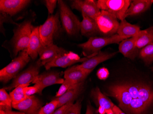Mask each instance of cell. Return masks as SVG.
<instances>
[{"label": "cell", "mask_w": 153, "mask_h": 114, "mask_svg": "<svg viewBox=\"0 0 153 114\" xmlns=\"http://www.w3.org/2000/svg\"><path fill=\"white\" fill-rule=\"evenodd\" d=\"M127 39L117 34L109 37H92L84 43L79 44L83 51L85 56L88 57L98 54L100 50L110 44L120 43L123 40Z\"/></svg>", "instance_id": "1"}, {"label": "cell", "mask_w": 153, "mask_h": 114, "mask_svg": "<svg viewBox=\"0 0 153 114\" xmlns=\"http://www.w3.org/2000/svg\"><path fill=\"white\" fill-rule=\"evenodd\" d=\"M33 28L31 21L27 20L24 21L15 30L12 41L14 56L27 49Z\"/></svg>", "instance_id": "2"}, {"label": "cell", "mask_w": 153, "mask_h": 114, "mask_svg": "<svg viewBox=\"0 0 153 114\" xmlns=\"http://www.w3.org/2000/svg\"><path fill=\"white\" fill-rule=\"evenodd\" d=\"M25 51H22L18 57L0 70V81L6 83L16 77L31 60Z\"/></svg>", "instance_id": "3"}, {"label": "cell", "mask_w": 153, "mask_h": 114, "mask_svg": "<svg viewBox=\"0 0 153 114\" xmlns=\"http://www.w3.org/2000/svg\"><path fill=\"white\" fill-rule=\"evenodd\" d=\"M59 14L62 24L68 35H76L80 31V23L67 4L62 0L58 1Z\"/></svg>", "instance_id": "4"}, {"label": "cell", "mask_w": 153, "mask_h": 114, "mask_svg": "<svg viewBox=\"0 0 153 114\" xmlns=\"http://www.w3.org/2000/svg\"><path fill=\"white\" fill-rule=\"evenodd\" d=\"M60 14L50 15L45 22L39 26V32L43 46L53 44V39L59 30Z\"/></svg>", "instance_id": "5"}, {"label": "cell", "mask_w": 153, "mask_h": 114, "mask_svg": "<svg viewBox=\"0 0 153 114\" xmlns=\"http://www.w3.org/2000/svg\"><path fill=\"white\" fill-rule=\"evenodd\" d=\"M100 9L114 15L118 19L123 21L131 3L130 0H98L96 1Z\"/></svg>", "instance_id": "6"}, {"label": "cell", "mask_w": 153, "mask_h": 114, "mask_svg": "<svg viewBox=\"0 0 153 114\" xmlns=\"http://www.w3.org/2000/svg\"><path fill=\"white\" fill-rule=\"evenodd\" d=\"M100 32L106 37L111 36L116 34L120 23L118 19L112 14L106 11L101 10L100 13L96 18Z\"/></svg>", "instance_id": "7"}, {"label": "cell", "mask_w": 153, "mask_h": 114, "mask_svg": "<svg viewBox=\"0 0 153 114\" xmlns=\"http://www.w3.org/2000/svg\"><path fill=\"white\" fill-rule=\"evenodd\" d=\"M41 66L40 62L38 60L35 64L30 66L25 70L19 74L14 78L9 86L5 87L4 89L6 90H11L20 85L32 83L39 74V69Z\"/></svg>", "instance_id": "8"}, {"label": "cell", "mask_w": 153, "mask_h": 114, "mask_svg": "<svg viewBox=\"0 0 153 114\" xmlns=\"http://www.w3.org/2000/svg\"><path fill=\"white\" fill-rule=\"evenodd\" d=\"M97 54L81 58L79 55L74 52H67L51 62L47 63L45 65V67L46 70H49L53 67L66 68L77 63H82L85 61L89 58H91L92 57L96 55Z\"/></svg>", "instance_id": "9"}, {"label": "cell", "mask_w": 153, "mask_h": 114, "mask_svg": "<svg viewBox=\"0 0 153 114\" xmlns=\"http://www.w3.org/2000/svg\"><path fill=\"white\" fill-rule=\"evenodd\" d=\"M64 79L56 72H49L39 74L32 82L39 89L38 94H41L46 87L56 84H62Z\"/></svg>", "instance_id": "10"}, {"label": "cell", "mask_w": 153, "mask_h": 114, "mask_svg": "<svg viewBox=\"0 0 153 114\" xmlns=\"http://www.w3.org/2000/svg\"><path fill=\"white\" fill-rule=\"evenodd\" d=\"M71 6L73 9L80 11L82 14L94 20L101 12L96 1L93 0H74L71 1Z\"/></svg>", "instance_id": "11"}, {"label": "cell", "mask_w": 153, "mask_h": 114, "mask_svg": "<svg viewBox=\"0 0 153 114\" xmlns=\"http://www.w3.org/2000/svg\"><path fill=\"white\" fill-rule=\"evenodd\" d=\"M67 52L63 48H60L54 43L47 46L42 45L39 52V59L38 60L42 66H45Z\"/></svg>", "instance_id": "12"}, {"label": "cell", "mask_w": 153, "mask_h": 114, "mask_svg": "<svg viewBox=\"0 0 153 114\" xmlns=\"http://www.w3.org/2000/svg\"><path fill=\"white\" fill-rule=\"evenodd\" d=\"M42 105V102L39 99L32 96L27 97L22 101L12 104V106L25 114H37Z\"/></svg>", "instance_id": "13"}, {"label": "cell", "mask_w": 153, "mask_h": 114, "mask_svg": "<svg viewBox=\"0 0 153 114\" xmlns=\"http://www.w3.org/2000/svg\"><path fill=\"white\" fill-rule=\"evenodd\" d=\"M109 95L114 97L119 102V106L125 111H128L129 106L133 98L121 84L111 85L108 88Z\"/></svg>", "instance_id": "14"}, {"label": "cell", "mask_w": 153, "mask_h": 114, "mask_svg": "<svg viewBox=\"0 0 153 114\" xmlns=\"http://www.w3.org/2000/svg\"><path fill=\"white\" fill-rule=\"evenodd\" d=\"M117 54V52L108 53L100 51L96 55L92 57L80 65H78V66L90 74L97 65L103 62L113 58Z\"/></svg>", "instance_id": "15"}, {"label": "cell", "mask_w": 153, "mask_h": 114, "mask_svg": "<svg viewBox=\"0 0 153 114\" xmlns=\"http://www.w3.org/2000/svg\"><path fill=\"white\" fill-rule=\"evenodd\" d=\"M30 2L29 0H1L0 11L1 13L13 16L25 8Z\"/></svg>", "instance_id": "16"}, {"label": "cell", "mask_w": 153, "mask_h": 114, "mask_svg": "<svg viewBox=\"0 0 153 114\" xmlns=\"http://www.w3.org/2000/svg\"><path fill=\"white\" fill-rule=\"evenodd\" d=\"M42 46L39 32V26L33 28L27 49L25 50L32 60L37 58L39 52Z\"/></svg>", "instance_id": "17"}, {"label": "cell", "mask_w": 153, "mask_h": 114, "mask_svg": "<svg viewBox=\"0 0 153 114\" xmlns=\"http://www.w3.org/2000/svg\"><path fill=\"white\" fill-rule=\"evenodd\" d=\"M139 49L136 46V38H130L123 40L119 43V51L125 57L134 60L138 55Z\"/></svg>", "instance_id": "18"}, {"label": "cell", "mask_w": 153, "mask_h": 114, "mask_svg": "<svg viewBox=\"0 0 153 114\" xmlns=\"http://www.w3.org/2000/svg\"><path fill=\"white\" fill-rule=\"evenodd\" d=\"M83 88L84 82L76 85L61 96L55 98L54 99L58 101V108L68 103L74 102L82 92Z\"/></svg>", "instance_id": "19"}, {"label": "cell", "mask_w": 153, "mask_h": 114, "mask_svg": "<svg viewBox=\"0 0 153 114\" xmlns=\"http://www.w3.org/2000/svg\"><path fill=\"white\" fill-rule=\"evenodd\" d=\"M153 3V0H134L131 1L125 13L124 18L146 12L150 8Z\"/></svg>", "instance_id": "20"}, {"label": "cell", "mask_w": 153, "mask_h": 114, "mask_svg": "<svg viewBox=\"0 0 153 114\" xmlns=\"http://www.w3.org/2000/svg\"><path fill=\"white\" fill-rule=\"evenodd\" d=\"M82 15V19L80 23V32L82 36L92 37L100 32L95 20L83 14Z\"/></svg>", "instance_id": "21"}, {"label": "cell", "mask_w": 153, "mask_h": 114, "mask_svg": "<svg viewBox=\"0 0 153 114\" xmlns=\"http://www.w3.org/2000/svg\"><path fill=\"white\" fill-rule=\"evenodd\" d=\"M89 74L81 69L78 65L68 68L64 72V79L69 80L75 85L84 82Z\"/></svg>", "instance_id": "22"}, {"label": "cell", "mask_w": 153, "mask_h": 114, "mask_svg": "<svg viewBox=\"0 0 153 114\" xmlns=\"http://www.w3.org/2000/svg\"><path fill=\"white\" fill-rule=\"evenodd\" d=\"M140 31V26L131 24L125 19L121 21L118 28L117 34L126 38L135 37Z\"/></svg>", "instance_id": "23"}, {"label": "cell", "mask_w": 153, "mask_h": 114, "mask_svg": "<svg viewBox=\"0 0 153 114\" xmlns=\"http://www.w3.org/2000/svg\"><path fill=\"white\" fill-rule=\"evenodd\" d=\"M91 96L97 105L104 108L106 110L112 109L115 105L106 96L101 92L99 87H96L92 90Z\"/></svg>", "instance_id": "24"}, {"label": "cell", "mask_w": 153, "mask_h": 114, "mask_svg": "<svg viewBox=\"0 0 153 114\" xmlns=\"http://www.w3.org/2000/svg\"><path fill=\"white\" fill-rule=\"evenodd\" d=\"M135 38L136 46L139 49L153 43V26L140 31Z\"/></svg>", "instance_id": "25"}, {"label": "cell", "mask_w": 153, "mask_h": 114, "mask_svg": "<svg viewBox=\"0 0 153 114\" xmlns=\"http://www.w3.org/2000/svg\"><path fill=\"white\" fill-rule=\"evenodd\" d=\"M150 107L149 105L141 99H134L129 106L128 112L131 114H146Z\"/></svg>", "instance_id": "26"}, {"label": "cell", "mask_w": 153, "mask_h": 114, "mask_svg": "<svg viewBox=\"0 0 153 114\" xmlns=\"http://www.w3.org/2000/svg\"><path fill=\"white\" fill-rule=\"evenodd\" d=\"M30 85V84H26L20 85L14 89L9 93L10 97L12 99V104L22 101L27 97L24 92V89L27 86H29Z\"/></svg>", "instance_id": "27"}, {"label": "cell", "mask_w": 153, "mask_h": 114, "mask_svg": "<svg viewBox=\"0 0 153 114\" xmlns=\"http://www.w3.org/2000/svg\"><path fill=\"white\" fill-rule=\"evenodd\" d=\"M140 58L146 65L153 62V43L143 47L139 53Z\"/></svg>", "instance_id": "28"}, {"label": "cell", "mask_w": 153, "mask_h": 114, "mask_svg": "<svg viewBox=\"0 0 153 114\" xmlns=\"http://www.w3.org/2000/svg\"><path fill=\"white\" fill-rule=\"evenodd\" d=\"M12 101L10 95L4 88L0 90V110H12Z\"/></svg>", "instance_id": "29"}, {"label": "cell", "mask_w": 153, "mask_h": 114, "mask_svg": "<svg viewBox=\"0 0 153 114\" xmlns=\"http://www.w3.org/2000/svg\"><path fill=\"white\" fill-rule=\"evenodd\" d=\"M140 81L138 82H128L121 84L127 91L129 93L131 97L134 99L138 98L140 88Z\"/></svg>", "instance_id": "30"}, {"label": "cell", "mask_w": 153, "mask_h": 114, "mask_svg": "<svg viewBox=\"0 0 153 114\" xmlns=\"http://www.w3.org/2000/svg\"><path fill=\"white\" fill-rule=\"evenodd\" d=\"M58 101L54 99L51 101L42 106L37 114H52L58 108Z\"/></svg>", "instance_id": "31"}, {"label": "cell", "mask_w": 153, "mask_h": 114, "mask_svg": "<svg viewBox=\"0 0 153 114\" xmlns=\"http://www.w3.org/2000/svg\"><path fill=\"white\" fill-rule=\"evenodd\" d=\"M76 85H75V84H74V83H72L69 80L64 79V82H63L62 84H61V86H60L59 90L56 92V97H58L61 96L62 95H63V94H65V93L68 90L71 89V88L74 86Z\"/></svg>", "instance_id": "32"}, {"label": "cell", "mask_w": 153, "mask_h": 114, "mask_svg": "<svg viewBox=\"0 0 153 114\" xmlns=\"http://www.w3.org/2000/svg\"><path fill=\"white\" fill-rule=\"evenodd\" d=\"M81 101L79 99L67 110L65 114H81Z\"/></svg>", "instance_id": "33"}, {"label": "cell", "mask_w": 153, "mask_h": 114, "mask_svg": "<svg viewBox=\"0 0 153 114\" xmlns=\"http://www.w3.org/2000/svg\"><path fill=\"white\" fill-rule=\"evenodd\" d=\"M45 6L48 10V13L50 15H52L54 13V10L56 7V4L58 1L56 0H46L45 1Z\"/></svg>", "instance_id": "34"}, {"label": "cell", "mask_w": 153, "mask_h": 114, "mask_svg": "<svg viewBox=\"0 0 153 114\" xmlns=\"http://www.w3.org/2000/svg\"><path fill=\"white\" fill-rule=\"evenodd\" d=\"M96 74L98 78L100 80H105L109 77L110 73L107 68L102 67L97 71Z\"/></svg>", "instance_id": "35"}, {"label": "cell", "mask_w": 153, "mask_h": 114, "mask_svg": "<svg viewBox=\"0 0 153 114\" xmlns=\"http://www.w3.org/2000/svg\"><path fill=\"white\" fill-rule=\"evenodd\" d=\"M39 89L36 85L33 86H27L24 89V92L26 96H31L38 93Z\"/></svg>", "instance_id": "36"}, {"label": "cell", "mask_w": 153, "mask_h": 114, "mask_svg": "<svg viewBox=\"0 0 153 114\" xmlns=\"http://www.w3.org/2000/svg\"><path fill=\"white\" fill-rule=\"evenodd\" d=\"M74 102L68 103L63 106L57 108L52 114H65L67 110L74 104Z\"/></svg>", "instance_id": "37"}, {"label": "cell", "mask_w": 153, "mask_h": 114, "mask_svg": "<svg viewBox=\"0 0 153 114\" xmlns=\"http://www.w3.org/2000/svg\"><path fill=\"white\" fill-rule=\"evenodd\" d=\"M0 114H25L20 111H13L12 110H0Z\"/></svg>", "instance_id": "38"}, {"label": "cell", "mask_w": 153, "mask_h": 114, "mask_svg": "<svg viewBox=\"0 0 153 114\" xmlns=\"http://www.w3.org/2000/svg\"><path fill=\"white\" fill-rule=\"evenodd\" d=\"M94 109L92 105L88 103L87 106L85 114H94Z\"/></svg>", "instance_id": "39"}, {"label": "cell", "mask_w": 153, "mask_h": 114, "mask_svg": "<svg viewBox=\"0 0 153 114\" xmlns=\"http://www.w3.org/2000/svg\"><path fill=\"white\" fill-rule=\"evenodd\" d=\"M112 110H113L114 114H126L116 105H114V107L112 109Z\"/></svg>", "instance_id": "40"}, {"label": "cell", "mask_w": 153, "mask_h": 114, "mask_svg": "<svg viewBox=\"0 0 153 114\" xmlns=\"http://www.w3.org/2000/svg\"><path fill=\"white\" fill-rule=\"evenodd\" d=\"M98 111L99 114H106V110L105 109L102 107L101 106H99Z\"/></svg>", "instance_id": "41"}, {"label": "cell", "mask_w": 153, "mask_h": 114, "mask_svg": "<svg viewBox=\"0 0 153 114\" xmlns=\"http://www.w3.org/2000/svg\"><path fill=\"white\" fill-rule=\"evenodd\" d=\"M106 114H114L112 109L108 110H106Z\"/></svg>", "instance_id": "42"}, {"label": "cell", "mask_w": 153, "mask_h": 114, "mask_svg": "<svg viewBox=\"0 0 153 114\" xmlns=\"http://www.w3.org/2000/svg\"><path fill=\"white\" fill-rule=\"evenodd\" d=\"M151 70H152V71L153 72V67H152V68H151Z\"/></svg>", "instance_id": "43"}]
</instances>
